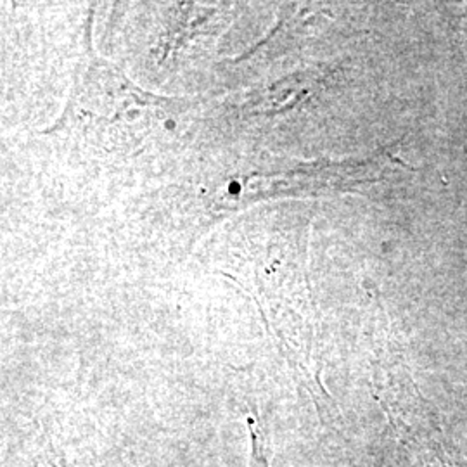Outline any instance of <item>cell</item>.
Wrapping results in <instances>:
<instances>
[{"instance_id":"cell-2","label":"cell","mask_w":467,"mask_h":467,"mask_svg":"<svg viewBox=\"0 0 467 467\" xmlns=\"http://www.w3.org/2000/svg\"><path fill=\"white\" fill-rule=\"evenodd\" d=\"M248 430H250L251 453L248 467H270L268 461L267 436L264 433L258 418L248 419Z\"/></svg>"},{"instance_id":"cell-1","label":"cell","mask_w":467,"mask_h":467,"mask_svg":"<svg viewBox=\"0 0 467 467\" xmlns=\"http://www.w3.org/2000/svg\"><path fill=\"white\" fill-rule=\"evenodd\" d=\"M182 104L142 90L90 47L78 61L67 109L50 134H63L92 150L130 154L167 125Z\"/></svg>"}]
</instances>
